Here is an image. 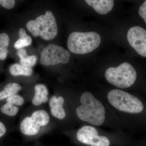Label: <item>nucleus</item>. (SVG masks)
I'll return each instance as SVG.
<instances>
[{"mask_svg":"<svg viewBox=\"0 0 146 146\" xmlns=\"http://www.w3.org/2000/svg\"><path fill=\"white\" fill-rule=\"evenodd\" d=\"M80 101L81 105L76 110L78 117L93 125H102L105 120V109L102 104L89 91L82 94Z\"/></svg>","mask_w":146,"mask_h":146,"instance_id":"obj_1","label":"nucleus"},{"mask_svg":"<svg viewBox=\"0 0 146 146\" xmlns=\"http://www.w3.org/2000/svg\"><path fill=\"white\" fill-rule=\"evenodd\" d=\"M100 36L95 32H74L68 37V47L71 52L83 54L93 51L101 43Z\"/></svg>","mask_w":146,"mask_h":146,"instance_id":"obj_2","label":"nucleus"},{"mask_svg":"<svg viewBox=\"0 0 146 146\" xmlns=\"http://www.w3.org/2000/svg\"><path fill=\"white\" fill-rule=\"evenodd\" d=\"M26 27L35 37L40 36L45 40L53 39L58 33L55 18L50 11H47L45 15L38 16L35 21H28Z\"/></svg>","mask_w":146,"mask_h":146,"instance_id":"obj_3","label":"nucleus"},{"mask_svg":"<svg viewBox=\"0 0 146 146\" xmlns=\"http://www.w3.org/2000/svg\"><path fill=\"white\" fill-rule=\"evenodd\" d=\"M105 76L109 83L119 88L125 89L134 83L137 78V73L132 65L125 62L116 68H108L106 71Z\"/></svg>","mask_w":146,"mask_h":146,"instance_id":"obj_4","label":"nucleus"},{"mask_svg":"<svg viewBox=\"0 0 146 146\" xmlns=\"http://www.w3.org/2000/svg\"><path fill=\"white\" fill-rule=\"evenodd\" d=\"M107 99L112 106L122 112L137 114L144 109L143 104L138 98L119 89L110 91Z\"/></svg>","mask_w":146,"mask_h":146,"instance_id":"obj_5","label":"nucleus"},{"mask_svg":"<svg viewBox=\"0 0 146 146\" xmlns=\"http://www.w3.org/2000/svg\"><path fill=\"white\" fill-rule=\"evenodd\" d=\"M70 53L63 47L50 44L45 48L41 54L40 63L44 65H54L59 63H68Z\"/></svg>","mask_w":146,"mask_h":146,"instance_id":"obj_6","label":"nucleus"},{"mask_svg":"<svg viewBox=\"0 0 146 146\" xmlns=\"http://www.w3.org/2000/svg\"><path fill=\"white\" fill-rule=\"evenodd\" d=\"M129 45L140 55L146 57V30L143 28L135 26L131 28L127 34Z\"/></svg>","mask_w":146,"mask_h":146,"instance_id":"obj_7","label":"nucleus"},{"mask_svg":"<svg viewBox=\"0 0 146 146\" xmlns=\"http://www.w3.org/2000/svg\"><path fill=\"white\" fill-rule=\"evenodd\" d=\"M99 136L96 129L91 126H84L77 132L78 140L82 143L90 145L93 138Z\"/></svg>","mask_w":146,"mask_h":146,"instance_id":"obj_8","label":"nucleus"},{"mask_svg":"<svg viewBox=\"0 0 146 146\" xmlns=\"http://www.w3.org/2000/svg\"><path fill=\"white\" fill-rule=\"evenodd\" d=\"M64 99L61 96H53L49 101V106L52 115L55 117L62 120L65 118V112L63 107Z\"/></svg>","mask_w":146,"mask_h":146,"instance_id":"obj_9","label":"nucleus"},{"mask_svg":"<svg viewBox=\"0 0 146 146\" xmlns=\"http://www.w3.org/2000/svg\"><path fill=\"white\" fill-rule=\"evenodd\" d=\"M87 4L91 6L99 14L105 15L111 11L114 6L112 0H86Z\"/></svg>","mask_w":146,"mask_h":146,"instance_id":"obj_10","label":"nucleus"},{"mask_svg":"<svg viewBox=\"0 0 146 146\" xmlns=\"http://www.w3.org/2000/svg\"><path fill=\"white\" fill-rule=\"evenodd\" d=\"M48 100V91L46 86L43 84H37L35 86V95L32 102L35 106L41 105L46 103Z\"/></svg>","mask_w":146,"mask_h":146,"instance_id":"obj_11","label":"nucleus"},{"mask_svg":"<svg viewBox=\"0 0 146 146\" xmlns=\"http://www.w3.org/2000/svg\"><path fill=\"white\" fill-rule=\"evenodd\" d=\"M21 132L27 136H34L39 133L40 126L32 120L31 117H27L22 121L20 125Z\"/></svg>","mask_w":146,"mask_h":146,"instance_id":"obj_12","label":"nucleus"},{"mask_svg":"<svg viewBox=\"0 0 146 146\" xmlns=\"http://www.w3.org/2000/svg\"><path fill=\"white\" fill-rule=\"evenodd\" d=\"M31 118L35 123L41 126H44L48 123L50 116L46 111L39 110L34 111Z\"/></svg>","mask_w":146,"mask_h":146,"instance_id":"obj_13","label":"nucleus"},{"mask_svg":"<svg viewBox=\"0 0 146 146\" xmlns=\"http://www.w3.org/2000/svg\"><path fill=\"white\" fill-rule=\"evenodd\" d=\"M21 89V85L16 83H10L6 85L2 91H0V100L16 95Z\"/></svg>","mask_w":146,"mask_h":146,"instance_id":"obj_14","label":"nucleus"},{"mask_svg":"<svg viewBox=\"0 0 146 146\" xmlns=\"http://www.w3.org/2000/svg\"><path fill=\"white\" fill-rule=\"evenodd\" d=\"M9 72L13 76L22 75L27 76H31L33 72L32 68H27L18 63L11 65L9 68Z\"/></svg>","mask_w":146,"mask_h":146,"instance_id":"obj_15","label":"nucleus"},{"mask_svg":"<svg viewBox=\"0 0 146 146\" xmlns=\"http://www.w3.org/2000/svg\"><path fill=\"white\" fill-rule=\"evenodd\" d=\"M31 37L27 35L19 36V39L16 41L14 44V47L16 49H20L24 47L27 46L31 44L32 43Z\"/></svg>","mask_w":146,"mask_h":146,"instance_id":"obj_16","label":"nucleus"},{"mask_svg":"<svg viewBox=\"0 0 146 146\" xmlns=\"http://www.w3.org/2000/svg\"><path fill=\"white\" fill-rule=\"evenodd\" d=\"M19 108L13 105L7 103L1 107V110L3 114L11 117L16 116L19 111Z\"/></svg>","mask_w":146,"mask_h":146,"instance_id":"obj_17","label":"nucleus"},{"mask_svg":"<svg viewBox=\"0 0 146 146\" xmlns=\"http://www.w3.org/2000/svg\"><path fill=\"white\" fill-rule=\"evenodd\" d=\"M110 142L108 138L103 136H98L93 138L91 146H109Z\"/></svg>","mask_w":146,"mask_h":146,"instance_id":"obj_18","label":"nucleus"},{"mask_svg":"<svg viewBox=\"0 0 146 146\" xmlns=\"http://www.w3.org/2000/svg\"><path fill=\"white\" fill-rule=\"evenodd\" d=\"M37 57L35 55L28 56L26 57L20 59L21 65L27 68H31L36 65Z\"/></svg>","mask_w":146,"mask_h":146,"instance_id":"obj_19","label":"nucleus"},{"mask_svg":"<svg viewBox=\"0 0 146 146\" xmlns=\"http://www.w3.org/2000/svg\"><path fill=\"white\" fill-rule=\"evenodd\" d=\"M7 102L13 105L21 106L23 104L24 99L21 96L16 94L7 98Z\"/></svg>","mask_w":146,"mask_h":146,"instance_id":"obj_20","label":"nucleus"},{"mask_svg":"<svg viewBox=\"0 0 146 146\" xmlns=\"http://www.w3.org/2000/svg\"><path fill=\"white\" fill-rule=\"evenodd\" d=\"M9 39L6 33H2L0 34V46L7 48L9 45Z\"/></svg>","mask_w":146,"mask_h":146,"instance_id":"obj_21","label":"nucleus"},{"mask_svg":"<svg viewBox=\"0 0 146 146\" xmlns=\"http://www.w3.org/2000/svg\"><path fill=\"white\" fill-rule=\"evenodd\" d=\"M0 4L3 7L7 9H10L15 5V1L14 0H0Z\"/></svg>","mask_w":146,"mask_h":146,"instance_id":"obj_22","label":"nucleus"},{"mask_svg":"<svg viewBox=\"0 0 146 146\" xmlns=\"http://www.w3.org/2000/svg\"><path fill=\"white\" fill-rule=\"evenodd\" d=\"M138 13L141 18L144 19L146 23V1L139 7Z\"/></svg>","mask_w":146,"mask_h":146,"instance_id":"obj_23","label":"nucleus"},{"mask_svg":"<svg viewBox=\"0 0 146 146\" xmlns=\"http://www.w3.org/2000/svg\"><path fill=\"white\" fill-rule=\"evenodd\" d=\"M8 52L7 48L0 46V60H5L6 58Z\"/></svg>","mask_w":146,"mask_h":146,"instance_id":"obj_24","label":"nucleus"},{"mask_svg":"<svg viewBox=\"0 0 146 146\" xmlns=\"http://www.w3.org/2000/svg\"><path fill=\"white\" fill-rule=\"evenodd\" d=\"M17 54L18 56L20 58V59L24 58L28 56L27 54L26 50L24 48H21L18 50Z\"/></svg>","mask_w":146,"mask_h":146,"instance_id":"obj_25","label":"nucleus"},{"mask_svg":"<svg viewBox=\"0 0 146 146\" xmlns=\"http://www.w3.org/2000/svg\"><path fill=\"white\" fill-rule=\"evenodd\" d=\"M6 129L4 125L0 122V137L3 136L6 133Z\"/></svg>","mask_w":146,"mask_h":146,"instance_id":"obj_26","label":"nucleus"}]
</instances>
